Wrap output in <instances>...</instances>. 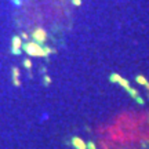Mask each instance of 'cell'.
Instances as JSON below:
<instances>
[{
    "mask_svg": "<svg viewBox=\"0 0 149 149\" xmlns=\"http://www.w3.org/2000/svg\"><path fill=\"white\" fill-rule=\"evenodd\" d=\"M22 50L31 55V57H44V53H43V47L40 44H37L35 42H26L22 43Z\"/></svg>",
    "mask_w": 149,
    "mask_h": 149,
    "instance_id": "obj_1",
    "label": "cell"
},
{
    "mask_svg": "<svg viewBox=\"0 0 149 149\" xmlns=\"http://www.w3.org/2000/svg\"><path fill=\"white\" fill-rule=\"evenodd\" d=\"M32 39L35 43L42 46V44H44L46 40H47V32H46L44 29H42V28H37V29H35L32 32Z\"/></svg>",
    "mask_w": 149,
    "mask_h": 149,
    "instance_id": "obj_2",
    "label": "cell"
},
{
    "mask_svg": "<svg viewBox=\"0 0 149 149\" xmlns=\"http://www.w3.org/2000/svg\"><path fill=\"white\" fill-rule=\"evenodd\" d=\"M72 145L76 149H87V144L81 138H79V137H73L72 138Z\"/></svg>",
    "mask_w": 149,
    "mask_h": 149,
    "instance_id": "obj_3",
    "label": "cell"
},
{
    "mask_svg": "<svg viewBox=\"0 0 149 149\" xmlns=\"http://www.w3.org/2000/svg\"><path fill=\"white\" fill-rule=\"evenodd\" d=\"M11 47L15 48H21L22 47V39L19 36H13L11 39Z\"/></svg>",
    "mask_w": 149,
    "mask_h": 149,
    "instance_id": "obj_4",
    "label": "cell"
},
{
    "mask_svg": "<svg viewBox=\"0 0 149 149\" xmlns=\"http://www.w3.org/2000/svg\"><path fill=\"white\" fill-rule=\"evenodd\" d=\"M119 84L122 86L123 88H126V90H128L130 88V83H128V80H126V79H123L122 76H120V79H119V81H117Z\"/></svg>",
    "mask_w": 149,
    "mask_h": 149,
    "instance_id": "obj_5",
    "label": "cell"
},
{
    "mask_svg": "<svg viewBox=\"0 0 149 149\" xmlns=\"http://www.w3.org/2000/svg\"><path fill=\"white\" fill-rule=\"evenodd\" d=\"M43 53H44V58H47L48 55H51V54L55 53V50H53L51 47H47V46H44V47H43Z\"/></svg>",
    "mask_w": 149,
    "mask_h": 149,
    "instance_id": "obj_6",
    "label": "cell"
},
{
    "mask_svg": "<svg viewBox=\"0 0 149 149\" xmlns=\"http://www.w3.org/2000/svg\"><path fill=\"white\" fill-rule=\"evenodd\" d=\"M53 83V79L48 76V74H44L43 76V86H46V87H48V86Z\"/></svg>",
    "mask_w": 149,
    "mask_h": 149,
    "instance_id": "obj_7",
    "label": "cell"
},
{
    "mask_svg": "<svg viewBox=\"0 0 149 149\" xmlns=\"http://www.w3.org/2000/svg\"><path fill=\"white\" fill-rule=\"evenodd\" d=\"M135 80H137V83H139V84H142V86H145L146 83H148V80L145 79L142 74H138V76L135 77Z\"/></svg>",
    "mask_w": 149,
    "mask_h": 149,
    "instance_id": "obj_8",
    "label": "cell"
},
{
    "mask_svg": "<svg viewBox=\"0 0 149 149\" xmlns=\"http://www.w3.org/2000/svg\"><path fill=\"white\" fill-rule=\"evenodd\" d=\"M127 93L130 94V95H131V98H134V100H135V98H137V97L139 95V94H138V91L135 90V88H133V87H130V88L127 90Z\"/></svg>",
    "mask_w": 149,
    "mask_h": 149,
    "instance_id": "obj_9",
    "label": "cell"
},
{
    "mask_svg": "<svg viewBox=\"0 0 149 149\" xmlns=\"http://www.w3.org/2000/svg\"><path fill=\"white\" fill-rule=\"evenodd\" d=\"M119 79H120V74H117V73H112L111 76H109V81H111V83H117Z\"/></svg>",
    "mask_w": 149,
    "mask_h": 149,
    "instance_id": "obj_10",
    "label": "cell"
},
{
    "mask_svg": "<svg viewBox=\"0 0 149 149\" xmlns=\"http://www.w3.org/2000/svg\"><path fill=\"white\" fill-rule=\"evenodd\" d=\"M11 72H13V77H19V74H21V72H19V69L17 66H13Z\"/></svg>",
    "mask_w": 149,
    "mask_h": 149,
    "instance_id": "obj_11",
    "label": "cell"
},
{
    "mask_svg": "<svg viewBox=\"0 0 149 149\" xmlns=\"http://www.w3.org/2000/svg\"><path fill=\"white\" fill-rule=\"evenodd\" d=\"M22 64H24V66H25L26 69H32V61H31V59H24Z\"/></svg>",
    "mask_w": 149,
    "mask_h": 149,
    "instance_id": "obj_12",
    "label": "cell"
},
{
    "mask_svg": "<svg viewBox=\"0 0 149 149\" xmlns=\"http://www.w3.org/2000/svg\"><path fill=\"white\" fill-rule=\"evenodd\" d=\"M11 53L14 54V55H19V54H22L21 48H15V47H11Z\"/></svg>",
    "mask_w": 149,
    "mask_h": 149,
    "instance_id": "obj_13",
    "label": "cell"
},
{
    "mask_svg": "<svg viewBox=\"0 0 149 149\" xmlns=\"http://www.w3.org/2000/svg\"><path fill=\"white\" fill-rule=\"evenodd\" d=\"M13 83H14L15 87H19L21 86V80H19V77H13Z\"/></svg>",
    "mask_w": 149,
    "mask_h": 149,
    "instance_id": "obj_14",
    "label": "cell"
},
{
    "mask_svg": "<svg viewBox=\"0 0 149 149\" xmlns=\"http://www.w3.org/2000/svg\"><path fill=\"white\" fill-rule=\"evenodd\" d=\"M87 149H97V146L93 141H90V142H87Z\"/></svg>",
    "mask_w": 149,
    "mask_h": 149,
    "instance_id": "obj_15",
    "label": "cell"
},
{
    "mask_svg": "<svg viewBox=\"0 0 149 149\" xmlns=\"http://www.w3.org/2000/svg\"><path fill=\"white\" fill-rule=\"evenodd\" d=\"M135 101H137V102H138V104H139V105H144V98H141V97H137V98H135Z\"/></svg>",
    "mask_w": 149,
    "mask_h": 149,
    "instance_id": "obj_16",
    "label": "cell"
},
{
    "mask_svg": "<svg viewBox=\"0 0 149 149\" xmlns=\"http://www.w3.org/2000/svg\"><path fill=\"white\" fill-rule=\"evenodd\" d=\"M72 4L73 6H80L81 4V0H72Z\"/></svg>",
    "mask_w": 149,
    "mask_h": 149,
    "instance_id": "obj_17",
    "label": "cell"
},
{
    "mask_svg": "<svg viewBox=\"0 0 149 149\" xmlns=\"http://www.w3.org/2000/svg\"><path fill=\"white\" fill-rule=\"evenodd\" d=\"M21 37H22V39H25V40H28V39H29V36H28V33H25V32H24V33L21 35Z\"/></svg>",
    "mask_w": 149,
    "mask_h": 149,
    "instance_id": "obj_18",
    "label": "cell"
},
{
    "mask_svg": "<svg viewBox=\"0 0 149 149\" xmlns=\"http://www.w3.org/2000/svg\"><path fill=\"white\" fill-rule=\"evenodd\" d=\"M11 1H14L17 6H21L22 4V0H11Z\"/></svg>",
    "mask_w": 149,
    "mask_h": 149,
    "instance_id": "obj_19",
    "label": "cell"
},
{
    "mask_svg": "<svg viewBox=\"0 0 149 149\" xmlns=\"http://www.w3.org/2000/svg\"><path fill=\"white\" fill-rule=\"evenodd\" d=\"M40 72H43V73H46V72H47V69H46V68L43 66V68H40Z\"/></svg>",
    "mask_w": 149,
    "mask_h": 149,
    "instance_id": "obj_20",
    "label": "cell"
},
{
    "mask_svg": "<svg viewBox=\"0 0 149 149\" xmlns=\"http://www.w3.org/2000/svg\"><path fill=\"white\" fill-rule=\"evenodd\" d=\"M145 87H146V88H148V91H149V81L146 83V84H145Z\"/></svg>",
    "mask_w": 149,
    "mask_h": 149,
    "instance_id": "obj_21",
    "label": "cell"
}]
</instances>
